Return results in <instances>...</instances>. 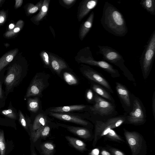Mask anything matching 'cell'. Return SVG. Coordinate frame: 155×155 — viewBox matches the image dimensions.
I'll use <instances>...</instances> for the list:
<instances>
[{
    "mask_svg": "<svg viewBox=\"0 0 155 155\" xmlns=\"http://www.w3.org/2000/svg\"><path fill=\"white\" fill-rule=\"evenodd\" d=\"M107 148L112 155H125L123 152L116 148L109 146H107Z\"/></svg>",
    "mask_w": 155,
    "mask_h": 155,
    "instance_id": "cell-32",
    "label": "cell"
},
{
    "mask_svg": "<svg viewBox=\"0 0 155 155\" xmlns=\"http://www.w3.org/2000/svg\"><path fill=\"white\" fill-rule=\"evenodd\" d=\"M41 148L44 155H51L54 151V147L52 143L47 142L41 146Z\"/></svg>",
    "mask_w": 155,
    "mask_h": 155,
    "instance_id": "cell-26",
    "label": "cell"
},
{
    "mask_svg": "<svg viewBox=\"0 0 155 155\" xmlns=\"http://www.w3.org/2000/svg\"><path fill=\"white\" fill-rule=\"evenodd\" d=\"M50 128L48 126H42L36 131L31 132V137L33 142H35L41 137H45L47 136L49 133Z\"/></svg>",
    "mask_w": 155,
    "mask_h": 155,
    "instance_id": "cell-17",
    "label": "cell"
},
{
    "mask_svg": "<svg viewBox=\"0 0 155 155\" xmlns=\"http://www.w3.org/2000/svg\"><path fill=\"white\" fill-rule=\"evenodd\" d=\"M94 17V12H92L86 20L82 25L80 30V36L82 40L91 28Z\"/></svg>",
    "mask_w": 155,
    "mask_h": 155,
    "instance_id": "cell-15",
    "label": "cell"
},
{
    "mask_svg": "<svg viewBox=\"0 0 155 155\" xmlns=\"http://www.w3.org/2000/svg\"><path fill=\"white\" fill-rule=\"evenodd\" d=\"M6 145L4 133L3 130H0V155H5Z\"/></svg>",
    "mask_w": 155,
    "mask_h": 155,
    "instance_id": "cell-28",
    "label": "cell"
},
{
    "mask_svg": "<svg viewBox=\"0 0 155 155\" xmlns=\"http://www.w3.org/2000/svg\"><path fill=\"white\" fill-rule=\"evenodd\" d=\"M84 74L88 78L103 86L112 91L107 81L99 74L91 69H87L84 71Z\"/></svg>",
    "mask_w": 155,
    "mask_h": 155,
    "instance_id": "cell-11",
    "label": "cell"
},
{
    "mask_svg": "<svg viewBox=\"0 0 155 155\" xmlns=\"http://www.w3.org/2000/svg\"><path fill=\"white\" fill-rule=\"evenodd\" d=\"M19 121L22 126L25 128H26L27 124L25 118L21 112L20 111L19 113Z\"/></svg>",
    "mask_w": 155,
    "mask_h": 155,
    "instance_id": "cell-34",
    "label": "cell"
},
{
    "mask_svg": "<svg viewBox=\"0 0 155 155\" xmlns=\"http://www.w3.org/2000/svg\"><path fill=\"white\" fill-rule=\"evenodd\" d=\"M31 155H36V154L35 152H33L32 153Z\"/></svg>",
    "mask_w": 155,
    "mask_h": 155,
    "instance_id": "cell-45",
    "label": "cell"
},
{
    "mask_svg": "<svg viewBox=\"0 0 155 155\" xmlns=\"http://www.w3.org/2000/svg\"><path fill=\"white\" fill-rule=\"evenodd\" d=\"M133 109L127 118L128 122L131 124H138L144 120V112L140 102L137 99L134 101Z\"/></svg>",
    "mask_w": 155,
    "mask_h": 155,
    "instance_id": "cell-8",
    "label": "cell"
},
{
    "mask_svg": "<svg viewBox=\"0 0 155 155\" xmlns=\"http://www.w3.org/2000/svg\"><path fill=\"white\" fill-rule=\"evenodd\" d=\"M104 137L112 140L118 142L124 141V140L112 129L110 130Z\"/></svg>",
    "mask_w": 155,
    "mask_h": 155,
    "instance_id": "cell-27",
    "label": "cell"
},
{
    "mask_svg": "<svg viewBox=\"0 0 155 155\" xmlns=\"http://www.w3.org/2000/svg\"><path fill=\"white\" fill-rule=\"evenodd\" d=\"M144 47L140 62L143 74L147 75L151 68L155 56V30Z\"/></svg>",
    "mask_w": 155,
    "mask_h": 155,
    "instance_id": "cell-2",
    "label": "cell"
},
{
    "mask_svg": "<svg viewBox=\"0 0 155 155\" xmlns=\"http://www.w3.org/2000/svg\"><path fill=\"white\" fill-rule=\"evenodd\" d=\"M155 93H154L153 95V101H152V108H153V114L154 116L155 115V96H154Z\"/></svg>",
    "mask_w": 155,
    "mask_h": 155,
    "instance_id": "cell-38",
    "label": "cell"
},
{
    "mask_svg": "<svg viewBox=\"0 0 155 155\" xmlns=\"http://www.w3.org/2000/svg\"><path fill=\"white\" fill-rule=\"evenodd\" d=\"M92 88L94 91L99 95L109 100H111V98L109 94L100 86L94 84Z\"/></svg>",
    "mask_w": 155,
    "mask_h": 155,
    "instance_id": "cell-25",
    "label": "cell"
},
{
    "mask_svg": "<svg viewBox=\"0 0 155 155\" xmlns=\"http://www.w3.org/2000/svg\"><path fill=\"white\" fill-rule=\"evenodd\" d=\"M125 139L130 146L131 155H146L147 147L143 137L139 133L124 129Z\"/></svg>",
    "mask_w": 155,
    "mask_h": 155,
    "instance_id": "cell-3",
    "label": "cell"
},
{
    "mask_svg": "<svg viewBox=\"0 0 155 155\" xmlns=\"http://www.w3.org/2000/svg\"><path fill=\"white\" fill-rule=\"evenodd\" d=\"M140 4L151 15H155V0H141Z\"/></svg>",
    "mask_w": 155,
    "mask_h": 155,
    "instance_id": "cell-22",
    "label": "cell"
},
{
    "mask_svg": "<svg viewBox=\"0 0 155 155\" xmlns=\"http://www.w3.org/2000/svg\"><path fill=\"white\" fill-rule=\"evenodd\" d=\"M75 1V0H63V2L67 5H70Z\"/></svg>",
    "mask_w": 155,
    "mask_h": 155,
    "instance_id": "cell-39",
    "label": "cell"
},
{
    "mask_svg": "<svg viewBox=\"0 0 155 155\" xmlns=\"http://www.w3.org/2000/svg\"><path fill=\"white\" fill-rule=\"evenodd\" d=\"M2 113L4 115L10 118L15 119L16 118L15 113L11 109L3 110L2 111Z\"/></svg>",
    "mask_w": 155,
    "mask_h": 155,
    "instance_id": "cell-30",
    "label": "cell"
},
{
    "mask_svg": "<svg viewBox=\"0 0 155 155\" xmlns=\"http://www.w3.org/2000/svg\"><path fill=\"white\" fill-rule=\"evenodd\" d=\"M49 115L59 119L69 121L83 125H87L88 123L86 121L77 116L67 114L50 112Z\"/></svg>",
    "mask_w": 155,
    "mask_h": 155,
    "instance_id": "cell-10",
    "label": "cell"
},
{
    "mask_svg": "<svg viewBox=\"0 0 155 155\" xmlns=\"http://www.w3.org/2000/svg\"><path fill=\"white\" fill-rule=\"evenodd\" d=\"M28 105L29 110L34 112H37L39 108V102L38 98L29 99L28 100Z\"/></svg>",
    "mask_w": 155,
    "mask_h": 155,
    "instance_id": "cell-24",
    "label": "cell"
},
{
    "mask_svg": "<svg viewBox=\"0 0 155 155\" xmlns=\"http://www.w3.org/2000/svg\"><path fill=\"white\" fill-rule=\"evenodd\" d=\"M100 154V155H112L111 153L103 149L101 150Z\"/></svg>",
    "mask_w": 155,
    "mask_h": 155,
    "instance_id": "cell-37",
    "label": "cell"
},
{
    "mask_svg": "<svg viewBox=\"0 0 155 155\" xmlns=\"http://www.w3.org/2000/svg\"><path fill=\"white\" fill-rule=\"evenodd\" d=\"M20 30V28H15L14 30V31L16 33L19 31Z\"/></svg>",
    "mask_w": 155,
    "mask_h": 155,
    "instance_id": "cell-42",
    "label": "cell"
},
{
    "mask_svg": "<svg viewBox=\"0 0 155 155\" xmlns=\"http://www.w3.org/2000/svg\"><path fill=\"white\" fill-rule=\"evenodd\" d=\"M4 20V18L2 16H0V23H2L3 22Z\"/></svg>",
    "mask_w": 155,
    "mask_h": 155,
    "instance_id": "cell-43",
    "label": "cell"
},
{
    "mask_svg": "<svg viewBox=\"0 0 155 155\" xmlns=\"http://www.w3.org/2000/svg\"><path fill=\"white\" fill-rule=\"evenodd\" d=\"M67 128L69 131L81 138L87 139L91 136L89 130L85 128L70 126H67Z\"/></svg>",
    "mask_w": 155,
    "mask_h": 155,
    "instance_id": "cell-18",
    "label": "cell"
},
{
    "mask_svg": "<svg viewBox=\"0 0 155 155\" xmlns=\"http://www.w3.org/2000/svg\"><path fill=\"white\" fill-rule=\"evenodd\" d=\"M65 138L70 143L78 150L83 151L86 149L85 143L82 140L69 136H66Z\"/></svg>",
    "mask_w": 155,
    "mask_h": 155,
    "instance_id": "cell-20",
    "label": "cell"
},
{
    "mask_svg": "<svg viewBox=\"0 0 155 155\" xmlns=\"http://www.w3.org/2000/svg\"><path fill=\"white\" fill-rule=\"evenodd\" d=\"M64 78L66 82L69 85L75 84L78 83V81L76 78L69 73H64Z\"/></svg>",
    "mask_w": 155,
    "mask_h": 155,
    "instance_id": "cell-29",
    "label": "cell"
},
{
    "mask_svg": "<svg viewBox=\"0 0 155 155\" xmlns=\"http://www.w3.org/2000/svg\"><path fill=\"white\" fill-rule=\"evenodd\" d=\"M87 54L86 56H81L80 58L81 61L83 63L100 68L112 74H117L118 71L113 66L104 61H96L93 57L90 48H87Z\"/></svg>",
    "mask_w": 155,
    "mask_h": 155,
    "instance_id": "cell-6",
    "label": "cell"
},
{
    "mask_svg": "<svg viewBox=\"0 0 155 155\" xmlns=\"http://www.w3.org/2000/svg\"><path fill=\"white\" fill-rule=\"evenodd\" d=\"M43 2L41 1L36 5L30 8L28 10V12L30 13H34L36 12L38 10H41L42 5Z\"/></svg>",
    "mask_w": 155,
    "mask_h": 155,
    "instance_id": "cell-31",
    "label": "cell"
},
{
    "mask_svg": "<svg viewBox=\"0 0 155 155\" xmlns=\"http://www.w3.org/2000/svg\"><path fill=\"white\" fill-rule=\"evenodd\" d=\"M14 25L13 24H11L9 25V27L10 29H12L14 27Z\"/></svg>",
    "mask_w": 155,
    "mask_h": 155,
    "instance_id": "cell-44",
    "label": "cell"
},
{
    "mask_svg": "<svg viewBox=\"0 0 155 155\" xmlns=\"http://www.w3.org/2000/svg\"><path fill=\"white\" fill-rule=\"evenodd\" d=\"M98 0H86L81 6L78 14V20L81 21L97 5Z\"/></svg>",
    "mask_w": 155,
    "mask_h": 155,
    "instance_id": "cell-13",
    "label": "cell"
},
{
    "mask_svg": "<svg viewBox=\"0 0 155 155\" xmlns=\"http://www.w3.org/2000/svg\"><path fill=\"white\" fill-rule=\"evenodd\" d=\"M125 120L124 117H118L109 119L105 122L97 121L93 146H95L97 140L104 136L110 130L119 127Z\"/></svg>",
    "mask_w": 155,
    "mask_h": 155,
    "instance_id": "cell-4",
    "label": "cell"
},
{
    "mask_svg": "<svg viewBox=\"0 0 155 155\" xmlns=\"http://www.w3.org/2000/svg\"><path fill=\"white\" fill-rule=\"evenodd\" d=\"M100 21L106 30L116 36L124 37L128 32L123 14L117 8L107 2H105Z\"/></svg>",
    "mask_w": 155,
    "mask_h": 155,
    "instance_id": "cell-1",
    "label": "cell"
},
{
    "mask_svg": "<svg viewBox=\"0 0 155 155\" xmlns=\"http://www.w3.org/2000/svg\"><path fill=\"white\" fill-rule=\"evenodd\" d=\"M86 97L87 100L89 101H91L93 97L92 91L91 90H89L87 93Z\"/></svg>",
    "mask_w": 155,
    "mask_h": 155,
    "instance_id": "cell-35",
    "label": "cell"
},
{
    "mask_svg": "<svg viewBox=\"0 0 155 155\" xmlns=\"http://www.w3.org/2000/svg\"><path fill=\"white\" fill-rule=\"evenodd\" d=\"M21 77V72L19 69L13 68L11 69L5 79L6 88L10 90L13 86L16 84Z\"/></svg>",
    "mask_w": 155,
    "mask_h": 155,
    "instance_id": "cell-9",
    "label": "cell"
},
{
    "mask_svg": "<svg viewBox=\"0 0 155 155\" xmlns=\"http://www.w3.org/2000/svg\"><path fill=\"white\" fill-rule=\"evenodd\" d=\"M50 57L51 66L58 73L60 74L62 70L67 68V66L63 60L52 55H50Z\"/></svg>",
    "mask_w": 155,
    "mask_h": 155,
    "instance_id": "cell-19",
    "label": "cell"
},
{
    "mask_svg": "<svg viewBox=\"0 0 155 155\" xmlns=\"http://www.w3.org/2000/svg\"><path fill=\"white\" fill-rule=\"evenodd\" d=\"M13 57L12 55H9L6 58V60L8 62L11 61L13 60Z\"/></svg>",
    "mask_w": 155,
    "mask_h": 155,
    "instance_id": "cell-40",
    "label": "cell"
},
{
    "mask_svg": "<svg viewBox=\"0 0 155 155\" xmlns=\"http://www.w3.org/2000/svg\"><path fill=\"white\" fill-rule=\"evenodd\" d=\"M41 55L45 63L47 65L49 64V60L48 54L43 51L41 53Z\"/></svg>",
    "mask_w": 155,
    "mask_h": 155,
    "instance_id": "cell-33",
    "label": "cell"
},
{
    "mask_svg": "<svg viewBox=\"0 0 155 155\" xmlns=\"http://www.w3.org/2000/svg\"><path fill=\"white\" fill-rule=\"evenodd\" d=\"M44 87L42 79L35 78L28 88L26 96L28 97L40 95Z\"/></svg>",
    "mask_w": 155,
    "mask_h": 155,
    "instance_id": "cell-12",
    "label": "cell"
},
{
    "mask_svg": "<svg viewBox=\"0 0 155 155\" xmlns=\"http://www.w3.org/2000/svg\"><path fill=\"white\" fill-rule=\"evenodd\" d=\"M47 122V119L44 115L42 114H38L34 121L31 131H35L41 127L46 126Z\"/></svg>",
    "mask_w": 155,
    "mask_h": 155,
    "instance_id": "cell-21",
    "label": "cell"
},
{
    "mask_svg": "<svg viewBox=\"0 0 155 155\" xmlns=\"http://www.w3.org/2000/svg\"><path fill=\"white\" fill-rule=\"evenodd\" d=\"M50 1L49 0L44 1L41 9L36 16L35 19L36 21H39L46 15L48 10Z\"/></svg>",
    "mask_w": 155,
    "mask_h": 155,
    "instance_id": "cell-23",
    "label": "cell"
},
{
    "mask_svg": "<svg viewBox=\"0 0 155 155\" xmlns=\"http://www.w3.org/2000/svg\"><path fill=\"white\" fill-rule=\"evenodd\" d=\"M99 150L98 148H95L90 153V155H99Z\"/></svg>",
    "mask_w": 155,
    "mask_h": 155,
    "instance_id": "cell-36",
    "label": "cell"
},
{
    "mask_svg": "<svg viewBox=\"0 0 155 155\" xmlns=\"http://www.w3.org/2000/svg\"><path fill=\"white\" fill-rule=\"evenodd\" d=\"M116 90L120 97L127 106L130 105V101L129 92L127 89L119 83H116Z\"/></svg>",
    "mask_w": 155,
    "mask_h": 155,
    "instance_id": "cell-14",
    "label": "cell"
},
{
    "mask_svg": "<svg viewBox=\"0 0 155 155\" xmlns=\"http://www.w3.org/2000/svg\"><path fill=\"white\" fill-rule=\"evenodd\" d=\"M2 84L1 82H0V100L2 98Z\"/></svg>",
    "mask_w": 155,
    "mask_h": 155,
    "instance_id": "cell-41",
    "label": "cell"
},
{
    "mask_svg": "<svg viewBox=\"0 0 155 155\" xmlns=\"http://www.w3.org/2000/svg\"><path fill=\"white\" fill-rule=\"evenodd\" d=\"M86 107L84 105H75L69 106L55 107L51 108L50 112L55 113H64L71 111L81 110Z\"/></svg>",
    "mask_w": 155,
    "mask_h": 155,
    "instance_id": "cell-16",
    "label": "cell"
},
{
    "mask_svg": "<svg viewBox=\"0 0 155 155\" xmlns=\"http://www.w3.org/2000/svg\"><path fill=\"white\" fill-rule=\"evenodd\" d=\"M97 54H101L104 60L114 64L121 69L126 68L123 56L115 49L108 46L98 45Z\"/></svg>",
    "mask_w": 155,
    "mask_h": 155,
    "instance_id": "cell-5",
    "label": "cell"
},
{
    "mask_svg": "<svg viewBox=\"0 0 155 155\" xmlns=\"http://www.w3.org/2000/svg\"><path fill=\"white\" fill-rule=\"evenodd\" d=\"M94 101L95 103L91 108L92 111L101 116L108 115L114 111L113 105L101 97L96 95Z\"/></svg>",
    "mask_w": 155,
    "mask_h": 155,
    "instance_id": "cell-7",
    "label": "cell"
}]
</instances>
